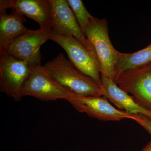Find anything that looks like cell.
<instances>
[{"label": "cell", "instance_id": "7a4b0ae2", "mask_svg": "<svg viewBox=\"0 0 151 151\" xmlns=\"http://www.w3.org/2000/svg\"><path fill=\"white\" fill-rule=\"evenodd\" d=\"M108 32L107 20L94 17L83 33L96 52L100 75L112 78L114 81L119 51L112 44Z\"/></svg>", "mask_w": 151, "mask_h": 151}, {"label": "cell", "instance_id": "9c48e42d", "mask_svg": "<svg viewBox=\"0 0 151 151\" xmlns=\"http://www.w3.org/2000/svg\"><path fill=\"white\" fill-rule=\"evenodd\" d=\"M68 102L78 112L100 121L133 120V114L115 108L105 96L86 97L73 94Z\"/></svg>", "mask_w": 151, "mask_h": 151}, {"label": "cell", "instance_id": "5b68a950", "mask_svg": "<svg viewBox=\"0 0 151 151\" xmlns=\"http://www.w3.org/2000/svg\"><path fill=\"white\" fill-rule=\"evenodd\" d=\"M114 82L135 101L151 111V63L125 70Z\"/></svg>", "mask_w": 151, "mask_h": 151}, {"label": "cell", "instance_id": "6da1fadb", "mask_svg": "<svg viewBox=\"0 0 151 151\" xmlns=\"http://www.w3.org/2000/svg\"><path fill=\"white\" fill-rule=\"evenodd\" d=\"M43 67L58 84L73 94L86 97L104 96L102 87L79 71L63 53L58 55Z\"/></svg>", "mask_w": 151, "mask_h": 151}, {"label": "cell", "instance_id": "5bb4252c", "mask_svg": "<svg viewBox=\"0 0 151 151\" xmlns=\"http://www.w3.org/2000/svg\"><path fill=\"white\" fill-rule=\"evenodd\" d=\"M82 32L94 17L86 10L81 0H67Z\"/></svg>", "mask_w": 151, "mask_h": 151}, {"label": "cell", "instance_id": "3957f363", "mask_svg": "<svg viewBox=\"0 0 151 151\" xmlns=\"http://www.w3.org/2000/svg\"><path fill=\"white\" fill-rule=\"evenodd\" d=\"M29 76L22 89V97L29 96L43 101L64 99L69 101L73 93L58 84L41 64L30 65Z\"/></svg>", "mask_w": 151, "mask_h": 151}, {"label": "cell", "instance_id": "4fadbf2b", "mask_svg": "<svg viewBox=\"0 0 151 151\" xmlns=\"http://www.w3.org/2000/svg\"><path fill=\"white\" fill-rule=\"evenodd\" d=\"M151 63V43L145 48L133 53L118 52L114 81L119 74L125 70Z\"/></svg>", "mask_w": 151, "mask_h": 151}, {"label": "cell", "instance_id": "7c38bea8", "mask_svg": "<svg viewBox=\"0 0 151 151\" xmlns=\"http://www.w3.org/2000/svg\"><path fill=\"white\" fill-rule=\"evenodd\" d=\"M8 14L6 10H0V57L6 55L9 46L27 30L24 23L26 19L12 9Z\"/></svg>", "mask_w": 151, "mask_h": 151}, {"label": "cell", "instance_id": "ba28073f", "mask_svg": "<svg viewBox=\"0 0 151 151\" xmlns=\"http://www.w3.org/2000/svg\"><path fill=\"white\" fill-rule=\"evenodd\" d=\"M51 30L40 28L35 30L27 29L23 35L9 46L6 55L26 61L30 65L40 64L42 60L40 47L50 40Z\"/></svg>", "mask_w": 151, "mask_h": 151}, {"label": "cell", "instance_id": "52a82bcc", "mask_svg": "<svg viewBox=\"0 0 151 151\" xmlns=\"http://www.w3.org/2000/svg\"><path fill=\"white\" fill-rule=\"evenodd\" d=\"M52 23L51 31L57 34L73 37L97 58L92 44L84 35L66 0H49Z\"/></svg>", "mask_w": 151, "mask_h": 151}, {"label": "cell", "instance_id": "8fae6325", "mask_svg": "<svg viewBox=\"0 0 151 151\" xmlns=\"http://www.w3.org/2000/svg\"><path fill=\"white\" fill-rule=\"evenodd\" d=\"M102 88L105 96L122 111L131 114H141L151 119V111L138 104L129 93L121 89L112 78L101 76Z\"/></svg>", "mask_w": 151, "mask_h": 151}, {"label": "cell", "instance_id": "8992f818", "mask_svg": "<svg viewBox=\"0 0 151 151\" xmlns=\"http://www.w3.org/2000/svg\"><path fill=\"white\" fill-rule=\"evenodd\" d=\"M30 66L26 61L6 55L0 59V91L16 101L21 100L22 89L29 76Z\"/></svg>", "mask_w": 151, "mask_h": 151}, {"label": "cell", "instance_id": "2e32d148", "mask_svg": "<svg viewBox=\"0 0 151 151\" xmlns=\"http://www.w3.org/2000/svg\"><path fill=\"white\" fill-rule=\"evenodd\" d=\"M141 151H151V140L142 149Z\"/></svg>", "mask_w": 151, "mask_h": 151}, {"label": "cell", "instance_id": "30bf717a", "mask_svg": "<svg viewBox=\"0 0 151 151\" xmlns=\"http://www.w3.org/2000/svg\"><path fill=\"white\" fill-rule=\"evenodd\" d=\"M9 8L34 20L42 29H51L52 17L49 0H1L0 10Z\"/></svg>", "mask_w": 151, "mask_h": 151}, {"label": "cell", "instance_id": "277c9868", "mask_svg": "<svg viewBox=\"0 0 151 151\" xmlns=\"http://www.w3.org/2000/svg\"><path fill=\"white\" fill-rule=\"evenodd\" d=\"M50 40L64 49L69 60L77 69L102 87L98 59L80 42L73 37L57 34L51 30Z\"/></svg>", "mask_w": 151, "mask_h": 151}, {"label": "cell", "instance_id": "9a60e30c", "mask_svg": "<svg viewBox=\"0 0 151 151\" xmlns=\"http://www.w3.org/2000/svg\"><path fill=\"white\" fill-rule=\"evenodd\" d=\"M133 120L137 122L145 129L151 136V120L141 114H133Z\"/></svg>", "mask_w": 151, "mask_h": 151}]
</instances>
